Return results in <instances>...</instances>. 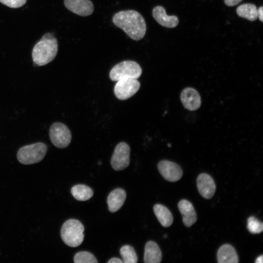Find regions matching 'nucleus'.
<instances>
[{"instance_id": "nucleus-1", "label": "nucleus", "mask_w": 263, "mask_h": 263, "mask_svg": "<svg viewBox=\"0 0 263 263\" xmlns=\"http://www.w3.org/2000/svg\"><path fill=\"white\" fill-rule=\"evenodd\" d=\"M113 23L132 39L139 40L144 37L146 24L142 15L134 10L121 11L114 14Z\"/></svg>"}, {"instance_id": "nucleus-2", "label": "nucleus", "mask_w": 263, "mask_h": 263, "mask_svg": "<svg viewBox=\"0 0 263 263\" xmlns=\"http://www.w3.org/2000/svg\"><path fill=\"white\" fill-rule=\"evenodd\" d=\"M58 51L57 39L53 34L47 33L33 47L32 56L35 64L43 66L53 61Z\"/></svg>"}, {"instance_id": "nucleus-3", "label": "nucleus", "mask_w": 263, "mask_h": 263, "mask_svg": "<svg viewBox=\"0 0 263 263\" xmlns=\"http://www.w3.org/2000/svg\"><path fill=\"white\" fill-rule=\"evenodd\" d=\"M84 227L78 220L71 219L63 224L60 235L62 241L70 247H77L83 241Z\"/></svg>"}, {"instance_id": "nucleus-4", "label": "nucleus", "mask_w": 263, "mask_h": 263, "mask_svg": "<svg viewBox=\"0 0 263 263\" xmlns=\"http://www.w3.org/2000/svg\"><path fill=\"white\" fill-rule=\"evenodd\" d=\"M47 150L46 145L41 142L26 145L18 150L17 159L20 163L24 165L38 163L44 157Z\"/></svg>"}, {"instance_id": "nucleus-5", "label": "nucleus", "mask_w": 263, "mask_h": 263, "mask_svg": "<svg viewBox=\"0 0 263 263\" xmlns=\"http://www.w3.org/2000/svg\"><path fill=\"white\" fill-rule=\"evenodd\" d=\"M142 74V69L136 62L126 60L115 65L111 70L110 78L117 81L125 78H138Z\"/></svg>"}, {"instance_id": "nucleus-6", "label": "nucleus", "mask_w": 263, "mask_h": 263, "mask_svg": "<svg viewBox=\"0 0 263 263\" xmlns=\"http://www.w3.org/2000/svg\"><path fill=\"white\" fill-rule=\"evenodd\" d=\"M49 137L53 144L59 149L68 146L72 139L70 130L67 126L60 122H55L51 125Z\"/></svg>"}, {"instance_id": "nucleus-7", "label": "nucleus", "mask_w": 263, "mask_h": 263, "mask_svg": "<svg viewBox=\"0 0 263 263\" xmlns=\"http://www.w3.org/2000/svg\"><path fill=\"white\" fill-rule=\"evenodd\" d=\"M140 84L137 79L125 78L117 81L114 93L120 100H126L133 96L139 90Z\"/></svg>"}, {"instance_id": "nucleus-8", "label": "nucleus", "mask_w": 263, "mask_h": 263, "mask_svg": "<svg viewBox=\"0 0 263 263\" xmlns=\"http://www.w3.org/2000/svg\"><path fill=\"white\" fill-rule=\"evenodd\" d=\"M130 148L124 142L115 147L111 159L112 168L116 171L124 169L128 167L130 159Z\"/></svg>"}, {"instance_id": "nucleus-9", "label": "nucleus", "mask_w": 263, "mask_h": 263, "mask_svg": "<svg viewBox=\"0 0 263 263\" xmlns=\"http://www.w3.org/2000/svg\"><path fill=\"white\" fill-rule=\"evenodd\" d=\"M157 168L161 175L168 181L175 182L182 177L183 171L181 168L173 162L162 160L158 164Z\"/></svg>"}, {"instance_id": "nucleus-10", "label": "nucleus", "mask_w": 263, "mask_h": 263, "mask_svg": "<svg viewBox=\"0 0 263 263\" xmlns=\"http://www.w3.org/2000/svg\"><path fill=\"white\" fill-rule=\"evenodd\" d=\"M64 3L69 10L80 16H90L94 10V5L90 0H64Z\"/></svg>"}, {"instance_id": "nucleus-11", "label": "nucleus", "mask_w": 263, "mask_h": 263, "mask_svg": "<svg viewBox=\"0 0 263 263\" xmlns=\"http://www.w3.org/2000/svg\"><path fill=\"white\" fill-rule=\"evenodd\" d=\"M196 183L198 191L202 197L210 199L213 196L216 190V185L209 175L205 173L199 174Z\"/></svg>"}, {"instance_id": "nucleus-12", "label": "nucleus", "mask_w": 263, "mask_h": 263, "mask_svg": "<svg viewBox=\"0 0 263 263\" xmlns=\"http://www.w3.org/2000/svg\"><path fill=\"white\" fill-rule=\"evenodd\" d=\"M181 101L184 107L189 111H195L201 104V97L199 93L194 88L187 87L181 92Z\"/></svg>"}, {"instance_id": "nucleus-13", "label": "nucleus", "mask_w": 263, "mask_h": 263, "mask_svg": "<svg viewBox=\"0 0 263 263\" xmlns=\"http://www.w3.org/2000/svg\"><path fill=\"white\" fill-rule=\"evenodd\" d=\"M178 207L182 215L183 222L186 226L189 227L196 222L197 215L190 202L183 199L179 202Z\"/></svg>"}, {"instance_id": "nucleus-14", "label": "nucleus", "mask_w": 263, "mask_h": 263, "mask_svg": "<svg viewBox=\"0 0 263 263\" xmlns=\"http://www.w3.org/2000/svg\"><path fill=\"white\" fill-rule=\"evenodd\" d=\"M152 16L158 23L167 28L175 27L179 22L177 17L168 16L165 9L161 6H157L153 8Z\"/></svg>"}, {"instance_id": "nucleus-15", "label": "nucleus", "mask_w": 263, "mask_h": 263, "mask_svg": "<svg viewBox=\"0 0 263 263\" xmlns=\"http://www.w3.org/2000/svg\"><path fill=\"white\" fill-rule=\"evenodd\" d=\"M126 198V193L122 188H116L111 191L107 198L109 211L115 212L118 210L123 206Z\"/></svg>"}, {"instance_id": "nucleus-16", "label": "nucleus", "mask_w": 263, "mask_h": 263, "mask_svg": "<svg viewBox=\"0 0 263 263\" xmlns=\"http://www.w3.org/2000/svg\"><path fill=\"white\" fill-rule=\"evenodd\" d=\"M162 252L154 242H148L145 246L144 262L145 263H159L162 260Z\"/></svg>"}, {"instance_id": "nucleus-17", "label": "nucleus", "mask_w": 263, "mask_h": 263, "mask_svg": "<svg viewBox=\"0 0 263 263\" xmlns=\"http://www.w3.org/2000/svg\"><path fill=\"white\" fill-rule=\"evenodd\" d=\"M217 261L219 263H238L239 259L234 248L229 244L222 245L217 254Z\"/></svg>"}, {"instance_id": "nucleus-18", "label": "nucleus", "mask_w": 263, "mask_h": 263, "mask_svg": "<svg viewBox=\"0 0 263 263\" xmlns=\"http://www.w3.org/2000/svg\"><path fill=\"white\" fill-rule=\"evenodd\" d=\"M153 211L158 221L164 227H169L173 223V216L168 208L161 204L153 207Z\"/></svg>"}, {"instance_id": "nucleus-19", "label": "nucleus", "mask_w": 263, "mask_h": 263, "mask_svg": "<svg viewBox=\"0 0 263 263\" xmlns=\"http://www.w3.org/2000/svg\"><path fill=\"white\" fill-rule=\"evenodd\" d=\"M71 193L78 201H86L92 197L94 192L89 187L85 185H76L71 188Z\"/></svg>"}, {"instance_id": "nucleus-20", "label": "nucleus", "mask_w": 263, "mask_h": 263, "mask_svg": "<svg viewBox=\"0 0 263 263\" xmlns=\"http://www.w3.org/2000/svg\"><path fill=\"white\" fill-rule=\"evenodd\" d=\"M237 14L241 17L250 21H254L258 18L257 9L252 4L245 3L239 6L236 10Z\"/></svg>"}, {"instance_id": "nucleus-21", "label": "nucleus", "mask_w": 263, "mask_h": 263, "mask_svg": "<svg viewBox=\"0 0 263 263\" xmlns=\"http://www.w3.org/2000/svg\"><path fill=\"white\" fill-rule=\"evenodd\" d=\"M120 254L124 263H136L137 256L133 248L129 245H125L120 249Z\"/></svg>"}, {"instance_id": "nucleus-22", "label": "nucleus", "mask_w": 263, "mask_h": 263, "mask_svg": "<svg viewBox=\"0 0 263 263\" xmlns=\"http://www.w3.org/2000/svg\"><path fill=\"white\" fill-rule=\"evenodd\" d=\"M75 263H97L95 257L90 252L80 251L76 253L74 258Z\"/></svg>"}, {"instance_id": "nucleus-23", "label": "nucleus", "mask_w": 263, "mask_h": 263, "mask_svg": "<svg viewBox=\"0 0 263 263\" xmlns=\"http://www.w3.org/2000/svg\"><path fill=\"white\" fill-rule=\"evenodd\" d=\"M247 227L250 233L259 234L263 230V224L255 217L250 216L247 219Z\"/></svg>"}, {"instance_id": "nucleus-24", "label": "nucleus", "mask_w": 263, "mask_h": 263, "mask_svg": "<svg viewBox=\"0 0 263 263\" xmlns=\"http://www.w3.org/2000/svg\"><path fill=\"white\" fill-rule=\"evenodd\" d=\"M27 0H0L3 4L13 8H17L23 6Z\"/></svg>"}, {"instance_id": "nucleus-25", "label": "nucleus", "mask_w": 263, "mask_h": 263, "mask_svg": "<svg viewBox=\"0 0 263 263\" xmlns=\"http://www.w3.org/2000/svg\"><path fill=\"white\" fill-rule=\"evenodd\" d=\"M243 0H225V4L228 6H233L239 4Z\"/></svg>"}, {"instance_id": "nucleus-26", "label": "nucleus", "mask_w": 263, "mask_h": 263, "mask_svg": "<svg viewBox=\"0 0 263 263\" xmlns=\"http://www.w3.org/2000/svg\"><path fill=\"white\" fill-rule=\"evenodd\" d=\"M258 18L261 21H263V7L261 6L257 9Z\"/></svg>"}, {"instance_id": "nucleus-27", "label": "nucleus", "mask_w": 263, "mask_h": 263, "mask_svg": "<svg viewBox=\"0 0 263 263\" xmlns=\"http://www.w3.org/2000/svg\"><path fill=\"white\" fill-rule=\"evenodd\" d=\"M108 263H122L123 261L118 258H113L110 259L108 262Z\"/></svg>"}, {"instance_id": "nucleus-28", "label": "nucleus", "mask_w": 263, "mask_h": 263, "mask_svg": "<svg viewBox=\"0 0 263 263\" xmlns=\"http://www.w3.org/2000/svg\"><path fill=\"white\" fill-rule=\"evenodd\" d=\"M263 262V255H261V256H259L255 261V263H262Z\"/></svg>"}]
</instances>
